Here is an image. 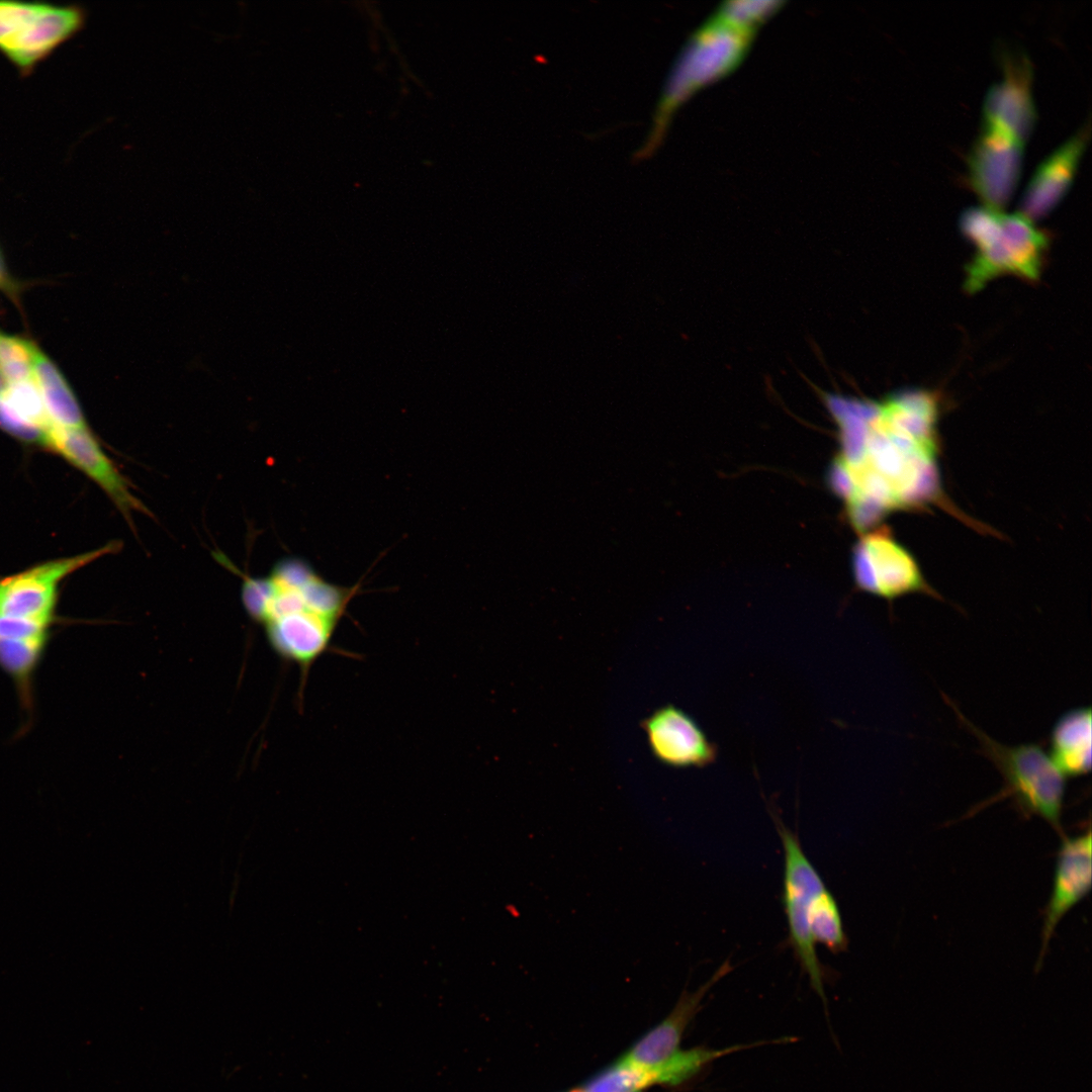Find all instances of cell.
Instances as JSON below:
<instances>
[{
  "instance_id": "5",
  "label": "cell",
  "mask_w": 1092,
  "mask_h": 1092,
  "mask_svg": "<svg viewBox=\"0 0 1092 1092\" xmlns=\"http://www.w3.org/2000/svg\"><path fill=\"white\" fill-rule=\"evenodd\" d=\"M784 849L783 905L789 942L812 988L826 1002L825 973L818 958L810 929V911L816 897L827 889L823 879L806 855L799 837L776 814L772 815Z\"/></svg>"
},
{
  "instance_id": "2",
  "label": "cell",
  "mask_w": 1092,
  "mask_h": 1092,
  "mask_svg": "<svg viewBox=\"0 0 1092 1092\" xmlns=\"http://www.w3.org/2000/svg\"><path fill=\"white\" fill-rule=\"evenodd\" d=\"M754 31L715 11L689 36L665 78L650 129L634 152V160L646 159L657 150L674 112L685 101L734 70L748 50Z\"/></svg>"
},
{
  "instance_id": "15",
  "label": "cell",
  "mask_w": 1092,
  "mask_h": 1092,
  "mask_svg": "<svg viewBox=\"0 0 1092 1092\" xmlns=\"http://www.w3.org/2000/svg\"><path fill=\"white\" fill-rule=\"evenodd\" d=\"M732 970L731 964L725 962L697 991H684L670 1014L639 1040L618 1064L649 1072L670 1059L678 1052L681 1034L698 1012L706 994Z\"/></svg>"
},
{
  "instance_id": "23",
  "label": "cell",
  "mask_w": 1092,
  "mask_h": 1092,
  "mask_svg": "<svg viewBox=\"0 0 1092 1092\" xmlns=\"http://www.w3.org/2000/svg\"><path fill=\"white\" fill-rule=\"evenodd\" d=\"M0 425L10 433L29 441L43 442L44 432L15 417L0 399Z\"/></svg>"
},
{
  "instance_id": "18",
  "label": "cell",
  "mask_w": 1092,
  "mask_h": 1092,
  "mask_svg": "<svg viewBox=\"0 0 1092 1092\" xmlns=\"http://www.w3.org/2000/svg\"><path fill=\"white\" fill-rule=\"evenodd\" d=\"M810 929L817 943L823 944L832 953L846 950L848 939L845 934L840 910L828 889L814 900L810 911Z\"/></svg>"
},
{
  "instance_id": "10",
  "label": "cell",
  "mask_w": 1092,
  "mask_h": 1092,
  "mask_svg": "<svg viewBox=\"0 0 1092 1092\" xmlns=\"http://www.w3.org/2000/svg\"><path fill=\"white\" fill-rule=\"evenodd\" d=\"M999 57L1002 78L986 93L982 124L998 128L1024 144L1036 119L1031 94L1032 66L1023 52L1004 49Z\"/></svg>"
},
{
  "instance_id": "12",
  "label": "cell",
  "mask_w": 1092,
  "mask_h": 1092,
  "mask_svg": "<svg viewBox=\"0 0 1092 1092\" xmlns=\"http://www.w3.org/2000/svg\"><path fill=\"white\" fill-rule=\"evenodd\" d=\"M44 443L94 480L129 524L133 513L149 514L147 507L132 492L128 480L87 429L69 430L52 426L46 431Z\"/></svg>"
},
{
  "instance_id": "7",
  "label": "cell",
  "mask_w": 1092,
  "mask_h": 1092,
  "mask_svg": "<svg viewBox=\"0 0 1092 1092\" xmlns=\"http://www.w3.org/2000/svg\"><path fill=\"white\" fill-rule=\"evenodd\" d=\"M853 572L860 589L888 601L915 593L940 598L914 557L886 528L862 535L853 552Z\"/></svg>"
},
{
  "instance_id": "8",
  "label": "cell",
  "mask_w": 1092,
  "mask_h": 1092,
  "mask_svg": "<svg viewBox=\"0 0 1092 1092\" xmlns=\"http://www.w3.org/2000/svg\"><path fill=\"white\" fill-rule=\"evenodd\" d=\"M120 548L121 543L113 541L96 550L51 561L0 581V617L49 631L59 581L83 565Z\"/></svg>"
},
{
  "instance_id": "20",
  "label": "cell",
  "mask_w": 1092,
  "mask_h": 1092,
  "mask_svg": "<svg viewBox=\"0 0 1092 1092\" xmlns=\"http://www.w3.org/2000/svg\"><path fill=\"white\" fill-rule=\"evenodd\" d=\"M37 349L28 341L0 333V372L9 383L33 377Z\"/></svg>"
},
{
  "instance_id": "25",
  "label": "cell",
  "mask_w": 1092,
  "mask_h": 1092,
  "mask_svg": "<svg viewBox=\"0 0 1092 1092\" xmlns=\"http://www.w3.org/2000/svg\"><path fill=\"white\" fill-rule=\"evenodd\" d=\"M3 280H4V273H3V268H2V266L0 264V283H2Z\"/></svg>"
},
{
  "instance_id": "26",
  "label": "cell",
  "mask_w": 1092,
  "mask_h": 1092,
  "mask_svg": "<svg viewBox=\"0 0 1092 1092\" xmlns=\"http://www.w3.org/2000/svg\"><path fill=\"white\" fill-rule=\"evenodd\" d=\"M632 1092H640V1090H637V1091H632Z\"/></svg>"
},
{
  "instance_id": "21",
  "label": "cell",
  "mask_w": 1092,
  "mask_h": 1092,
  "mask_svg": "<svg viewBox=\"0 0 1092 1092\" xmlns=\"http://www.w3.org/2000/svg\"><path fill=\"white\" fill-rule=\"evenodd\" d=\"M645 1072L616 1064L593 1080L582 1092H632L649 1085Z\"/></svg>"
},
{
  "instance_id": "11",
  "label": "cell",
  "mask_w": 1092,
  "mask_h": 1092,
  "mask_svg": "<svg viewBox=\"0 0 1092 1092\" xmlns=\"http://www.w3.org/2000/svg\"><path fill=\"white\" fill-rule=\"evenodd\" d=\"M649 749L661 763L672 767H705L714 762L718 748L688 713L668 704L640 723Z\"/></svg>"
},
{
  "instance_id": "17",
  "label": "cell",
  "mask_w": 1092,
  "mask_h": 1092,
  "mask_svg": "<svg viewBox=\"0 0 1092 1092\" xmlns=\"http://www.w3.org/2000/svg\"><path fill=\"white\" fill-rule=\"evenodd\" d=\"M32 370L52 425L69 430L86 429L82 411L70 386L54 363L38 349Z\"/></svg>"
},
{
  "instance_id": "24",
  "label": "cell",
  "mask_w": 1092,
  "mask_h": 1092,
  "mask_svg": "<svg viewBox=\"0 0 1092 1092\" xmlns=\"http://www.w3.org/2000/svg\"><path fill=\"white\" fill-rule=\"evenodd\" d=\"M8 387H9V382L4 378V376L0 372V399H2V397L5 395Z\"/></svg>"
},
{
  "instance_id": "13",
  "label": "cell",
  "mask_w": 1092,
  "mask_h": 1092,
  "mask_svg": "<svg viewBox=\"0 0 1092 1092\" xmlns=\"http://www.w3.org/2000/svg\"><path fill=\"white\" fill-rule=\"evenodd\" d=\"M1091 831L1077 837H1065L1058 852L1051 897L1043 910L1041 965L1051 938L1062 918L1081 901L1091 888Z\"/></svg>"
},
{
  "instance_id": "16",
  "label": "cell",
  "mask_w": 1092,
  "mask_h": 1092,
  "mask_svg": "<svg viewBox=\"0 0 1092 1092\" xmlns=\"http://www.w3.org/2000/svg\"><path fill=\"white\" fill-rule=\"evenodd\" d=\"M1092 712L1090 707L1063 714L1051 736L1052 760L1066 777H1082L1091 769Z\"/></svg>"
},
{
  "instance_id": "4",
  "label": "cell",
  "mask_w": 1092,
  "mask_h": 1092,
  "mask_svg": "<svg viewBox=\"0 0 1092 1092\" xmlns=\"http://www.w3.org/2000/svg\"><path fill=\"white\" fill-rule=\"evenodd\" d=\"M943 698L959 721L977 738L979 752L1003 779V790L993 801L1008 797L1019 813L1041 817L1058 833H1063L1065 776L1042 747L1036 743L1002 744L974 725L947 697L943 695Z\"/></svg>"
},
{
  "instance_id": "3",
  "label": "cell",
  "mask_w": 1092,
  "mask_h": 1092,
  "mask_svg": "<svg viewBox=\"0 0 1092 1092\" xmlns=\"http://www.w3.org/2000/svg\"><path fill=\"white\" fill-rule=\"evenodd\" d=\"M960 225L975 247L966 267L967 291L976 292L1004 275L1027 281L1040 276L1050 239L1023 213L972 206L963 212Z\"/></svg>"
},
{
  "instance_id": "9",
  "label": "cell",
  "mask_w": 1092,
  "mask_h": 1092,
  "mask_svg": "<svg viewBox=\"0 0 1092 1092\" xmlns=\"http://www.w3.org/2000/svg\"><path fill=\"white\" fill-rule=\"evenodd\" d=\"M1023 145L1008 133L982 124L967 158V181L984 206L1002 209L1021 173Z\"/></svg>"
},
{
  "instance_id": "22",
  "label": "cell",
  "mask_w": 1092,
  "mask_h": 1092,
  "mask_svg": "<svg viewBox=\"0 0 1092 1092\" xmlns=\"http://www.w3.org/2000/svg\"><path fill=\"white\" fill-rule=\"evenodd\" d=\"M783 4L782 1H729L721 4L716 11L743 27L755 30Z\"/></svg>"
},
{
  "instance_id": "19",
  "label": "cell",
  "mask_w": 1092,
  "mask_h": 1092,
  "mask_svg": "<svg viewBox=\"0 0 1092 1092\" xmlns=\"http://www.w3.org/2000/svg\"><path fill=\"white\" fill-rule=\"evenodd\" d=\"M2 400L15 417L44 433L53 426L33 377L9 383Z\"/></svg>"
},
{
  "instance_id": "1",
  "label": "cell",
  "mask_w": 1092,
  "mask_h": 1092,
  "mask_svg": "<svg viewBox=\"0 0 1092 1092\" xmlns=\"http://www.w3.org/2000/svg\"><path fill=\"white\" fill-rule=\"evenodd\" d=\"M827 404L842 444L830 481L858 532L892 512L947 509L938 472L937 395L906 390L879 401L830 395Z\"/></svg>"
},
{
  "instance_id": "6",
  "label": "cell",
  "mask_w": 1092,
  "mask_h": 1092,
  "mask_svg": "<svg viewBox=\"0 0 1092 1092\" xmlns=\"http://www.w3.org/2000/svg\"><path fill=\"white\" fill-rule=\"evenodd\" d=\"M75 6L0 1V52L21 71H30L83 26Z\"/></svg>"
},
{
  "instance_id": "14",
  "label": "cell",
  "mask_w": 1092,
  "mask_h": 1092,
  "mask_svg": "<svg viewBox=\"0 0 1092 1092\" xmlns=\"http://www.w3.org/2000/svg\"><path fill=\"white\" fill-rule=\"evenodd\" d=\"M1090 136V122L1046 156L1036 167L1022 193L1019 212L1030 219L1050 212L1065 196Z\"/></svg>"
}]
</instances>
